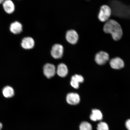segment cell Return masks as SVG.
Masks as SVG:
<instances>
[{
  "label": "cell",
  "mask_w": 130,
  "mask_h": 130,
  "mask_svg": "<svg viewBox=\"0 0 130 130\" xmlns=\"http://www.w3.org/2000/svg\"><path fill=\"white\" fill-rule=\"evenodd\" d=\"M112 13L118 17L130 19V6L118 0H112L109 2Z\"/></svg>",
  "instance_id": "cell-1"
},
{
  "label": "cell",
  "mask_w": 130,
  "mask_h": 130,
  "mask_svg": "<svg viewBox=\"0 0 130 130\" xmlns=\"http://www.w3.org/2000/svg\"><path fill=\"white\" fill-rule=\"evenodd\" d=\"M103 30L105 33L111 34L114 40H119L123 35V31L120 24L113 20H110L104 26Z\"/></svg>",
  "instance_id": "cell-2"
},
{
  "label": "cell",
  "mask_w": 130,
  "mask_h": 130,
  "mask_svg": "<svg viewBox=\"0 0 130 130\" xmlns=\"http://www.w3.org/2000/svg\"><path fill=\"white\" fill-rule=\"evenodd\" d=\"M111 14V9L110 6L104 5L100 8L98 18L101 22H105L109 19Z\"/></svg>",
  "instance_id": "cell-3"
},
{
  "label": "cell",
  "mask_w": 130,
  "mask_h": 130,
  "mask_svg": "<svg viewBox=\"0 0 130 130\" xmlns=\"http://www.w3.org/2000/svg\"><path fill=\"white\" fill-rule=\"evenodd\" d=\"M64 48L62 45L56 44L52 47L51 51L52 56L55 59H59L62 56Z\"/></svg>",
  "instance_id": "cell-4"
},
{
  "label": "cell",
  "mask_w": 130,
  "mask_h": 130,
  "mask_svg": "<svg viewBox=\"0 0 130 130\" xmlns=\"http://www.w3.org/2000/svg\"><path fill=\"white\" fill-rule=\"evenodd\" d=\"M66 38L69 43L74 45L77 43L78 40L79 35L75 30H69L66 32Z\"/></svg>",
  "instance_id": "cell-5"
},
{
  "label": "cell",
  "mask_w": 130,
  "mask_h": 130,
  "mask_svg": "<svg viewBox=\"0 0 130 130\" xmlns=\"http://www.w3.org/2000/svg\"><path fill=\"white\" fill-rule=\"evenodd\" d=\"M109 59V56L108 53L103 51H100L96 55L95 60L97 64L103 65L106 64Z\"/></svg>",
  "instance_id": "cell-6"
},
{
  "label": "cell",
  "mask_w": 130,
  "mask_h": 130,
  "mask_svg": "<svg viewBox=\"0 0 130 130\" xmlns=\"http://www.w3.org/2000/svg\"><path fill=\"white\" fill-rule=\"evenodd\" d=\"M43 69L44 74L48 78L53 77L56 74V68L53 64H46L44 66Z\"/></svg>",
  "instance_id": "cell-7"
},
{
  "label": "cell",
  "mask_w": 130,
  "mask_h": 130,
  "mask_svg": "<svg viewBox=\"0 0 130 130\" xmlns=\"http://www.w3.org/2000/svg\"><path fill=\"white\" fill-rule=\"evenodd\" d=\"M66 101L70 105H77L80 102V96L78 94L72 92L68 94L67 96Z\"/></svg>",
  "instance_id": "cell-8"
},
{
  "label": "cell",
  "mask_w": 130,
  "mask_h": 130,
  "mask_svg": "<svg viewBox=\"0 0 130 130\" xmlns=\"http://www.w3.org/2000/svg\"><path fill=\"white\" fill-rule=\"evenodd\" d=\"M110 64L111 67L115 69H120L124 67V63L122 59L116 57L110 60Z\"/></svg>",
  "instance_id": "cell-9"
},
{
  "label": "cell",
  "mask_w": 130,
  "mask_h": 130,
  "mask_svg": "<svg viewBox=\"0 0 130 130\" xmlns=\"http://www.w3.org/2000/svg\"><path fill=\"white\" fill-rule=\"evenodd\" d=\"M35 42L33 39L31 37H25L22 40L21 45L23 48L26 50H29L33 48Z\"/></svg>",
  "instance_id": "cell-10"
},
{
  "label": "cell",
  "mask_w": 130,
  "mask_h": 130,
  "mask_svg": "<svg viewBox=\"0 0 130 130\" xmlns=\"http://www.w3.org/2000/svg\"><path fill=\"white\" fill-rule=\"evenodd\" d=\"M84 78L80 75L75 74L72 76L71 81V85L74 88H79V84L84 82Z\"/></svg>",
  "instance_id": "cell-11"
},
{
  "label": "cell",
  "mask_w": 130,
  "mask_h": 130,
  "mask_svg": "<svg viewBox=\"0 0 130 130\" xmlns=\"http://www.w3.org/2000/svg\"><path fill=\"white\" fill-rule=\"evenodd\" d=\"M3 8L8 14H11L14 12L15 6L14 3L11 0H6L3 4Z\"/></svg>",
  "instance_id": "cell-12"
},
{
  "label": "cell",
  "mask_w": 130,
  "mask_h": 130,
  "mask_svg": "<svg viewBox=\"0 0 130 130\" xmlns=\"http://www.w3.org/2000/svg\"><path fill=\"white\" fill-rule=\"evenodd\" d=\"M10 30L11 32L14 34L21 33L22 30V26L20 22H15L11 24Z\"/></svg>",
  "instance_id": "cell-13"
},
{
  "label": "cell",
  "mask_w": 130,
  "mask_h": 130,
  "mask_svg": "<svg viewBox=\"0 0 130 130\" xmlns=\"http://www.w3.org/2000/svg\"><path fill=\"white\" fill-rule=\"evenodd\" d=\"M56 72L58 75L61 77H64L67 75L68 70L67 66L63 63L58 65Z\"/></svg>",
  "instance_id": "cell-14"
},
{
  "label": "cell",
  "mask_w": 130,
  "mask_h": 130,
  "mask_svg": "<svg viewBox=\"0 0 130 130\" xmlns=\"http://www.w3.org/2000/svg\"><path fill=\"white\" fill-rule=\"evenodd\" d=\"M90 119L92 121H96L102 120L103 118V115L101 111L97 109H94L92 110V113L90 117Z\"/></svg>",
  "instance_id": "cell-15"
},
{
  "label": "cell",
  "mask_w": 130,
  "mask_h": 130,
  "mask_svg": "<svg viewBox=\"0 0 130 130\" xmlns=\"http://www.w3.org/2000/svg\"><path fill=\"white\" fill-rule=\"evenodd\" d=\"M3 93L5 97L6 98H9L13 96L14 91L12 87L7 86L3 89Z\"/></svg>",
  "instance_id": "cell-16"
},
{
  "label": "cell",
  "mask_w": 130,
  "mask_h": 130,
  "mask_svg": "<svg viewBox=\"0 0 130 130\" xmlns=\"http://www.w3.org/2000/svg\"><path fill=\"white\" fill-rule=\"evenodd\" d=\"M80 130H92V125L87 122H83L79 126Z\"/></svg>",
  "instance_id": "cell-17"
},
{
  "label": "cell",
  "mask_w": 130,
  "mask_h": 130,
  "mask_svg": "<svg viewBox=\"0 0 130 130\" xmlns=\"http://www.w3.org/2000/svg\"><path fill=\"white\" fill-rule=\"evenodd\" d=\"M97 130H109L108 125L104 122H101L97 125Z\"/></svg>",
  "instance_id": "cell-18"
},
{
  "label": "cell",
  "mask_w": 130,
  "mask_h": 130,
  "mask_svg": "<svg viewBox=\"0 0 130 130\" xmlns=\"http://www.w3.org/2000/svg\"><path fill=\"white\" fill-rule=\"evenodd\" d=\"M125 125L128 130H130V119L127 120L126 122Z\"/></svg>",
  "instance_id": "cell-19"
},
{
  "label": "cell",
  "mask_w": 130,
  "mask_h": 130,
  "mask_svg": "<svg viewBox=\"0 0 130 130\" xmlns=\"http://www.w3.org/2000/svg\"><path fill=\"white\" fill-rule=\"evenodd\" d=\"M3 127L2 124V123H0V130H1L2 129Z\"/></svg>",
  "instance_id": "cell-20"
},
{
  "label": "cell",
  "mask_w": 130,
  "mask_h": 130,
  "mask_svg": "<svg viewBox=\"0 0 130 130\" xmlns=\"http://www.w3.org/2000/svg\"><path fill=\"white\" fill-rule=\"evenodd\" d=\"M4 0H0V4L4 2Z\"/></svg>",
  "instance_id": "cell-21"
},
{
  "label": "cell",
  "mask_w": 130,
  "mask_h": 130,
  "mask_svg": "<svg viewBox=\"0 0 130 130\" xmlns=\"http://www.w3.org/2000/svg\"><path fill=\"white\" fill-rule=\"evenodd\" d=\"M87 1H89V0H87Z\"/></svg>",
  "instance_id": "cell-22"
}]
</instances>
